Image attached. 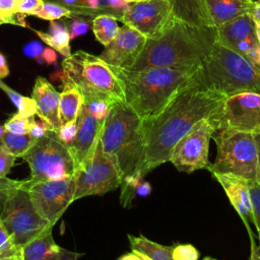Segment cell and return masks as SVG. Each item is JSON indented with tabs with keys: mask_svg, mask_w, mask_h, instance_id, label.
I'll return each mask as SVG.
<instances>
[{
	"mask_svg": "<svg viewBox=\"0 0 260 260\" xmlns=\"http://www.w3.org/2000/svg\"><path fill=\"white\" fill-rule=\"evenodd\" d=\"M254 1H257V0H254Z\"/></svg>",
	"mask_w": 260,
	"mask_h": 260,
	"instance_id": "59",
	"label": "cell"
},
{
	"mask_svg": "<svg viewBox=\"0 0 260 260\" xmlns=\"http://www.w3.org/2000/svg\"><path fill=\"white\" fill-rule=\"evenodd\" d=\"M4 132H5V129H4V127L0 125V138L2 137V135L4 134Z\"/></svg>",
	"mask_w": 260,
	"mask_h": 260,
	"instance_id": "56",
	"label": "cell"
},
{
	"mask_svg": "<svg viewBox=\"0 0 260 260\" xmlns=\"http://www.w3.org/2000/svg\"><path fill=\"white\" fill-rule=\"evenodd\" d=\"M213 26L249 13L254 0H203Z\"/></svg>",
	"mask_w": 260,
	"mask_h": 260,
	"instance_id": "21",
	"label": "cell"
},
{
	"mask_svg": "<svg viewBox=\"0 0 260 260\" xmlns=\"http://www.w3.org/2000/svg\"><path fill=\"white\" fill-rule=\"evenodd\" d=\"M212 139L216 144V157L206 169L211 175H231L249 184L258 183V152L254 134L222 130L215 131Z\"/></svg>",
	"mask_w": 260,
	"mask_h": 260,
	"instance_id": "7",
	"label": "cell"
},
{
	"mask_svg": "<svg viewBox=\"0 0 260 260\" xmlns=\"http://www.w3.org/2000/svg\"><path fill=\"white\" fill-rule=\"evenodd\" d=\"M83 96L79 90L68 82H63V90L59 100V120L61 125L76 121L83 105Z\"/></svg>",
	"mask_w": 260,
	"mask_h": 260,
	"instance_id": "24",
	"label": "cell"
},
{
	"mask_svg": "<svg viewBox=\"0 0 260 260\" xmlns=\"http://www.w3.org/2000/svg\"><path fill=\"white\" fill-rule=\"evenodd\" d=\"M21 0H0V25L4 23L21 25L17 20L18 6Z\"/></svg>",
	"mask_w": 260,
	"mask_h": 260,
	"instance_id": "33",
	"label": "cell"
},
{
	"mask_svg": "<svg viewBox=\"0 0 260 260\" xmlns=\"http://www.w3.org/2000/svg\"><path fill=\"white\" fill-rule=\"evenodd\" d=\"M144 177L133 176L122 179L120 201L124 207L129 208L132 205V200L136 196L145 197L150 194L151 186L148 182L144 181Z\"/></svg>",
	"mask_w": 260,
	"mask_h": 260,
	"instance_id": "27",
	"label": "cell"
},
{
	"mask_svg": "<svg viewBox=\"0 0 260 260\" xmlns=\"http://www.w3.org/2000/svg\"><path fill=\"white\" fill-rule=\"evenodd\" d=\"M212 176L221 185L231 204L250 231L249 222L253 223L254 221L250 195V184L243 179L231 175L212 174Z\"/></svg>",
	"mask_w": 260,
	"mask_h": 260,
	"instance_id": "19",
	"label": "cell"
},
{
	"mask_svg": "<svg viewBox=\"0 0 260 260\" xmlns=\"http://www.w3.org/2000/svg\"><path fill=\"white\" fill-rule=\"evenodd\" d=\"M43 0H21L18 6V13L24 15H34L41 10L44 5Z\"/></svg>",
	"mask_w": 260,
	"mask_h": 260,
	"instance_id": "41",
	"label": "cell"
},
{
	"mask_svg": "<svg viewBox=\"0 0 260 260\" xmlns=\"http://www.w3.org/2000/svg\"><path fill=\"white\" fill-rule=\"evenodd\" d=\"M173 260H198L199 252L191 244H179L173 246L172 250Z\"/></svg>",
	"mask_w": 260,
	"mask_h": 260,
	"instance_id": "35",
	"label": "cell"
},
{
	"mask_svg": "<svg viewBox=\"0 0 260 260\" xmlns=\"http://www.w3.org/2000/svg\"><path fill=\"white\" fill-rule=\"evenodd\" d=\"M215 132L208 119L199 121L174 146L170 161L180 172L193 173L207 169L209 142Z\"/></svg>",
	"mask_w": 260,
	"mask_h": 260,
	"instance_id": "13",
	"label": "cell"
},
{
	"mask_svg": "<svg viewBox=\"0 0 260 260\" xmlns=\"http://www.w3.org/2000/svg\"><path fill=\"white\" fill-rule=\"evenodd\" d=\"M0 88L8 95L10 101L14 104V106L17 108L18 113L21 115H24L26 117H32L37 113V106L32 98L24 96L17 91L10 88L8 85H6L4 82L1 81L0 78Z\"/></svg>",
	"mask_w": 260,
	"mask_h": 260,
	"instance_id": "30",
	"label": "cell"
},
{
	"mask_svg": "<svg viewBox=\"0 0 260 260\" xmlns=\"http://www.w3.org/2000/svg\"><path fill=\"white\" fill-rule=\"evenodd\" d=\"M146 40L133 27L123 24L99 57L112 67L127 68L141 52Z\"/></svg>",
	"mask_w": 260,
	"mask_h": 260,
	"instance_id": "17",
	"label": "cell"
},
{
	"mask_svg": "<svg viewBox=\"0 0 260 260\" xmlns=\"http://www.w3.org/2000/svg\"><path fill=\"white\" fill-rule=\"evenodd\" d=\"M74 201L90 195H103L120 187L122 174L115 157L102 148L99 140L88 161L74 174Z\"/></svg>",
	"mask_w": 260,
	"mask_h": 260,
	"instance_id": "11",
	"label": "cell"
},
{
	"mask_svg": "<svg viewBox=\"0 0 260 260\" xmlns=\"http://www.w3.org/2000/svg\"><path fill=\"white\" fill-rule=\"evenodd\" d=\"M128 240L132 251L140 252L151 260H173L172 250L173 246H164L155 243L144 236L140 235L138 237L128 235Z\"/></svg>",
	"mask_w": 260,
	"mask_h": 260,
	"instance_id": "26",
	"label": "cell"
},
{
	"mask_svg": "<svg viewBox=\"0 0 260 260\" xmlns=\"http://www.w3.org/2000/svg\"><path fill=\"white\" fill-rule=\"evenodd\" d=\"M23 189L29 194L30 201L38 214L54 225L67 207L74 201V176L56 181L30 183L24 180Z\"/></svg>",
	"mask_w": 260,
	"mask_h": 260,
	"instance_id": "12",
	"label": "cell"
},
{
	"mask_svg": "<svg viewBox=\"0 0 260 260\" xmlns=\"http://www.w3.org/2000/svg\"><path fill=\"white\" fill-rule=\"evenodd\" d=\"M9 74V68L6 62V59L3 54L0 53V78H4L8 76Z\"/></svg>",
	"mask_w": 260,
	"mask_h": 260,
	"instance_id": "47",
	"label": "cell"
},
{
	"mask_svg": "<svg viewBox=\"0 0 260 260\" xmlns=\"http://www.w3.org/2000/svg\"><path fill=\"white\" fill-rule=\"evenodd\" d=\"M62 1L67 5L66 7H68L69 9H73L77 4V0H62Z\"/></svg>",
	"mask_w": 260,
	"mask_h": 260,
	"instance_id": "51",
	"label": "cell"
},
{
	"mask_svg": "<svg viewBox=\"0 0 260 260\" xmlns=\"http://www.w3.org/2000/svg\"><path fill=\"white\" fill-rule=\"evenodd\" d=\"M224 98L200 84L195 76L160 112L142 119L145 142L143 176L170 161L176 143L199 121L208 119Z\"/></svg>",
	"mask_w": 260,
	"mask_h": 260,
	"instance_id": "1",
	"label": "cell"
},
{
	"mask_svg": "<svg viewBox=\"0 0 260 260\" xmlns=\"http://www.w3.org/2000/svg\"><path fill=\"white\" fill-rule=\"evenodd\" d=\"M34 16L39 17L41 19L45 20H56L60 19L62 17L66 18H74V14L71 9H69L66 6L59 5L56 3H44L41 10L36 12Z\"/></svg>",
	"mask_w": 260,
	"mask_h": 260,
	"instance_id": "31",
	"label": "cell"
},
{
	"mask_svg": "<svg viewBox=\"0 0 260 260\" xmlns=\"http://www.w3.org/2000/svg\"><path fill=\"white\" fill-rule=\"evenodd\" d=\"M200 84L224 96L251 91L260 94V64L215 42L196 74Z\"/></svg>",
	"mask_w": 260,
	"mask_h": 260,
	"instance_id": "5",
	"label": "cell"
},
{
	"mask_svg": "<svg viewBox=\"0 0 260 260\" xmlns=\"http://www.w3.org/2000/svg\"><path fill=\"white\" fill-rule=\"evenodd\" d=\"M36 35L56 52L60 53L64 58L71 55L70 49V37L67 27L55 20L50 22V28L48 32L32 29Z\"/></svg>",
	"mask_w": 260,
	"mask_h": 260,
	"instance_id": "25",
	"label": "cell"
},
{
	"mask_svg": "<svg viewBox=\"0 0 260 260\" xmlns=\"http://www.w3.org/2000/svg\"><path fill=\"white\" fill-rule=\"evenodd\" d=\"M248 14L251 16V18L253 19L255 24L260 25V0L254 1L253 7L251 8V10L249 11Z\"/></svg>",
	"mask_w": 260,
	"mask_h": 260,
	"instance_id": "46",
	"label": "cell"
},
{
	"mask_svg": "<svg viewBox=\"0 0 260 260\" xmlns=\"http://www.w3.org/2000/svg\"><path fill=\"white\" fill-rule=\"evenodd\" d=\"M170 1L174 6V10L177 18L195 25H206V26L212 25L203 0H170Z\"/></svg>",
	"mask_w": 260,
	"mask_h": 260,
	"instance_id": "23",
	"label": "cell"
},
{
	"mask_svg": "<svg viewBox=\"0 0 260 260\" xmlns=\"http://www.w3.org/2000/svg\"><path fill=\"white\" fill-rule=\"evenodd\" d=\"M83 104L87 107L91 115L101 121H104L106 119L109 109L111 107L105 102H90V103H83Z\"/></svg>",
	"mask_w": 260,
	"mask_h": 260,
	"instance_id": "40",
	"label": "cell"
},
{
	"mask_svg": "<svg viewBox=\"0 0 260 260\" xmlns=\"http://www.w3.org/2000/svg\"><path fill=\"white\" fill-rule=\"evenodd\" d=\"M42 59H43V62H46L48 65L54 64L57 62V59H58L57 52L51 47H47L42 52Z\"/></svg>",
	"mask_w": 260,
	"mask_h": 260,
	"instance_id": "45",
	"label": "cell"
},
{
	"mask_svg": "<svg viewBox=\"0 0 260 260\" xmlns=\"http://www.w3.org/2000/svg\"><path fill=\"white\" fill-rule=\"evenodd\" d=\"M117 260H140V259L137 256V254L134 251H132V252H129V253H126V254L120 256Z\"/></svg>",
	"mask_w": 260,
	"mask_h": 260,
	"instance_id": "49",
	"label": "cell"
},
{
	"mask_svg": "<svg viewBox=\"0 0 260 260\" xmlns=\"http://www.w3.org/2000/svg\"><path fill=\"white\" fill-rule=\"evenodd\" d=\"M0 260H16V255L12 257H5V258H0Z\"/></svg>",
	"mask_w": 260,
	"mask_h": 260,
	"instance_id": "55",
	"label": "cell"
},
{
	"mask_svg": "<svg viewBox=\"0 0 260 260\" xmlns=\"http://www.w3.org/2000/svg\"><path fill=\"white\" fill-rule=\"evenodd\" d=\"M22 158L30 169V183L63 180L75 174L68 146L54 130L49 129L44 136L36 139Z\"/></svg>",
	"mask_w": 260,
	"mask_h": 260,
	"instance_id": "9",
	"label": "cell"
},
{
	"mask_svg": "<svg viewBox=\"0 0 260 260\" xmlns=\"http://www.w3.org/2000/svg\"><path fill=\"white\" fill-rule=\"evenodd\" d=\"M35 122V118L26 117L19 113L14 114L10 119H8L3 125L6 132L13 134H27L29 133L30 127Z\"/></svg>",
	"mask_w": 260,
	"mask_h": 260,
	"instance_id": "32",
	"label": "cell"
},
{
	"mask_svg": "<svg viewBox=\"0 0 260 260\" xmlns=\"http://www.w3.org/2000/svg\"><path fill=\"white\" fill-rule=\"evenodd\" d=\"M208 121L215 131L260 134V94L244 91L225 96Z\"/></svg>",
	"mask_w": 260,
	"mask_h": 260,
	"instance_id": "10",
	"label": "cell"
},
{
	"mask_svg": "<svg viewBox=\"0 0 260 260\" xmlns=\"http://www.w3.org/2000/svg\"><path fill=\"white\" fill-rule=\"evenodd\" d=\"M76 132H77V120L61 125V127L57 131L59 138L66 144H69L72 142V140L76 135Z\"/></svg>",
	"mask_w": 260,
	"mask_h": 260,
	"instance_id": "38",
	"label": "cell"
},
{
	"mask_svg": "<svg viewBox=\"0 0 260 260\" xmlns=\"http://www.w3.org/2000/svg\"><path fill=\"white\" fill-rule=\"evenodd\" d=\"M199 65L139 70L111 68L121 82L125 102L144 119L160 112L181 89L192 82Z\"/></svg>",
	"mask_w": 260,
	"mask_h": 260,
	"instance_id": "3",
	"label": "cell"
},
{
	"mask_svg": "<svg viewBox=\"0 0 260 260\" xmlns=\"http://www.w3.org/2000/svg\"><path fill=\"white\" fill-rule=\"evenodd\" d=\"M124 1H126V2H128V3H132V2H136V1H139V0H124Z\"/></svg>",
	"mask_w": 260,
	"mask_h": 260,
	"instance_id": "58",
	"label": "cell"
},
{
	"mask_svg": "<svg viewBox=\"0 0 260 260\" xmlns=\"http://www.w3.org/2000/svg\"><path fill=\"white\" fill-rule=\"evenodd\" d=\"M0 220L16 248L52 233L53 225L41 217L32 206L28 191L13 189L0 197Z\"/></svg>",
	"mask_w": 260,
	"mask_h": 260,
	"instance_id": "8",
	"label": "cell"
},
{
	"mask_svg": "<svg viewBox=\"0 0 260 260\" xmlns=\"http://www.w3.org/2000/svg\"><path fill=\"white\" fill-rule=\"evenodd\" d=\"M59 77L63 82L74 85L84 103L105 102L112 106L125 101L121 82L111 66L85 51L79 50L65 57Z\"/></svg>",
	"mask_w": 260,
	"mask_h": 260,
	"instance_id": "6",
	"label": "cell"
},
{
	"mask_svg": "<svg viewBox=\"0 0 260 260\" xmlns=\"http://www.w3.org/2000/svg\"><path fill=\"white\" fill-rule=\"evenodd\" d=\"M104 121L94 118L87 107L82 105L77 118L76 135L72 142L67 144L75 165V172L80 170L91 157L100 140Z\"/></svg>",
	"mask_w": 260,
	"mask_h": 260,
	"instance_id": "16",
	"label": "cell"
},
{
	"mask_svg": "<svg viewBox=\"0 0 260 260\" xmlns=\"http://www.w3.org/2000/svg\"><path fill=\"white\" fill-rule=\"evenodd\" d=\"M15 156L10 154L3 145L0 144V178L6 177L14 165Z\"/></svg>",
	"mask_w": 260,
	"mask_h": 260,
	"instance_id": "39",
	"label": "cell"
},
{
	"mask_svg": "<svg viewBox=\"0 0 260 260\" xmlns=\"http://www.w3.org/2000/svg\"><path fill=\"white\" fill-rule=\"evenodd\" d=\"M48 130H49V127L47 126V124L45 122H43L42 120L41 121H36L35 120L32 126L30 127L29 134L35 139H38V138H41L42 136H44L47 133Z\"/></svg>",
	"mask_w": 260,
	"mask_h": 260,
	"instance_id": "43",
	"label": "cell"
},
{
	"mask_svg": "<svg viewBox=\"0 0 260 260\" xmlns=\"http://www.w3.org/2000/svg\"><path fill=\"white\" fill-rule=\"evenodd\" d=\"M177 18L170 0H139L128 3L122 22L146 39L159 37Z\"/></svg>",
	"mask_w": 260,
	"mask_h": 260,
	"instance_id": "14",
	"label": "cell"
},
{
	"mask_svg": "<svg viewBox=\"0 0 260 260\" xmlns=\"http://www.w3.org/2000/svg\"><path fill=\"white\" fill-rule=\"evenodd\" d=\"M134 252L137 254V256L139 257L140 260H151L149 257H147L146 255H144V254H142V253H140V252H137V251H134Z\"/></svg>",
	"mask_w": 260,
	"mask_h": 260,
	"instance_id": "52",
	"label": "cell"
},
{
	"mask_svg": "<svg viewBox=\"0 0 260 260\" xmlns=\"http://www.w3.org/2000/svg\"><path fill=\"white\" fill-rule=\"evenodd\" d=\"M44 48L42 47V45L38 42H31L28 45H26L24 47L23 52L25 53V55H27L28 57H34V58H39L43 52Z\"/></svg>",
	"mask_w": 260,
	"mask_h": 260,
	"instance_id": "44",
	"label": "cell"
},
{
	"mask_svg": "<svg viewBox=\"0 0 260 260\" xmlns=\"http://www.w3.org/2000/svg\"><path fill=\"white\" fill-rule=\"evenodd\" d=\"M24 180H13L7 177L0 178V197L5 195L7 192L23 187Z\"/></svg>",
	"mask_w": 260,
	"mask_h": 260,
	"instance_id": "42",
	"label": "cell"
},
{
	"mask_svg": "<svg viewBox=\"0 0 260 260\" xmlns=\"http://www.w3.org/2000/svg\"><path fill=\"white\" fill-rule=\"evenodd\" d=\"M215 42V26L195 25L176 18L159 37L147 39L141 52L125 69L199 65Z\"/></svg>",
	"mask_w": 260,
	"mask_h": 260,
	"instance_id": "2",
	"label": "cell"
},
{
	"mask_svg": "<svg viewBox=\"0 0 260 260\" xmlns=\"http://www.w3.org/2000/svg\"><path fill=\"white\" fill-rule=\"evenodd\" d=\"M32 100L37 106V115L47 124L50 130L58 131L61 127L59 120L60 92L44 77H37L32 89Z\"/></svg>",
	"mask_w": 260,
	"mask_h": 260,
	"instance_id": "18",
	"label": "cell"
},
{
	"mask_svg": "<svg viewBox=\"0 0 260 260\" xmlns=\"http://www.w3.org/2000/svg\"><path fill=\"white\" fill-rule=\"evenodd\" d=\"M251 243H252V249H251L250 260H260V245L258 246L255 245L252 235H251Z\"/></svg>",
	"mask_w": 260,
	"mask_h": 260,
	"instance_id": "48",
	"label": "cell"
},
{
	"mask_svg": "<svg viewBox=\"0 0 260 260\" xmlns=\"http://www.w3.org/2000/svg\"><path fill=\"white\" fill-rule=\"evenodd\" d=\"M18 250L0 220V258L15 256Z\"/></svg>",
	"mask_w": 260,
	"mask_h": 260,
	"instance_id": "34",
	"label": "cell"
},
{
	"mask_svg": "<svg viewBox=\"0 0 260 260\" xmlns=\"http://www.w3.org/2000/svg\"><path fill=\"white\" fill-rule=\"evenodd\" d=\"M89 23H91V19L71 18V20L67 22L65 25L69 31L70 40H73L79 36L85 35L89 28Z\"/></svg>",
	"mask_w": 260,
	"mask_h": 260,
	"instance_id": "37",
	"label": "cell"
},
{
	"mask_svg": "<svg viewBox=\"0 0 260 260\" xmlns=\"http://www.w3.org/2000/svg\"><path fill=\"white\" fill-rule=\"evenodd\" d=\"M255 30H256V36H257V39L260 43V25L259 24H255Z\"/></svg>",
	"mask_w": 260,
	"mask_h": 260,
	"instance_id": "53",
	"label": "cell"
},
{
	"mask_svg": "<svg viewBox=\"0 0 260 260\" xmlns=\"http://www.w3.org/2000/svg\"><path fill=\"white\" fill-rule=\"evenodd\" d=\"M100 141L103 150L117 160L122 179L144 177L145 142L142 118L125 101L110 107L103 123Z\"/></svg>",
	"mask_w": 260,
	"mask_h": 260,
	"instance_id": "4",
	"label": "cell"
},
{
	"mask_svg": "<svg viewBox=\"0 0 260 260\" xmlns=\"http://www.w3.org/2000/svg\"><path fill=\"white\" fill-rule=\"evenodd\" d=\"M203 260H217V259H215V258H212V257H209V256H207V257L203 258Z\"/></svg>",
	"mask_w": 260,
	"mask_h": 260,
	"instance_id": "57",
	"label": "cell"
},
{
	"mask_svg": "<svg viewBox=\"0 0 260 260\" xmlns=\"http://www.w3.org/2000/svg\"><path fill=\"white\" fill-rule=\"evenodd\" d=\"M255 141L257 144V152H258V175H259L258 184L260 185V134L255 135Z\"/></svg>",
	"mask_w": 260,
	"mask_h": 260,
	"instance_id": "50",
	"label": "cell"
},
{
	"mask_svg": "<svg viewBox=\"0 0 260 260\" xmlns=\"http://www.w3.org/2000/svg\"><path fill=\"white\" fill-rule=\"evenodd\" d=\"M91 28L98 42L106 47L116 37L120 26L115 17L98 15L91 19Z\"/></svg>",
	"mask_w": 260,
	"mask_h": 260,
	"instance_id": "28",
	"label": "cell"
},
{
	"mask_svg": "<svg viewBox=\"0 0 260 260\" xmlns=\"http://www.w3.org/2000/svg\"><path fill=\"white\" fill-rule=\"evenodd\" d=\"M21 249L23 260H77L80 256L57 245L52 233L29 242Z\"/></svg>",
	"mask_w": 260,
	"mask_h": 260,
	"instance_id": "20",
	"label": "cell"
},
{
	"mask_svg": "<svg viewBox=\"0 0 260 260\" xmlns=\"http://www.w3.org/2000/svg\"><path fill=\"white\" fill-rule=\"evenodd\" d=\"M16 260H23V257H22V249H19L16 253Z\"/></svg>",
	"mask_w": 260,
	"mask_h": 260,
	"instance_id": "54",
	"label": "cell"
},
{
	"mask_svg": "<svg viewBox=\"0 0 260 260\" xmlns=\"http://www.w3.org/2000/svg\"><path fill=\"white\" fill-rule=\"evenodd\" d=\"M250 195L252 202V212H253V223L255 224L259 238L260 245V185L258 183L250 184Z\"/></svg>",
	"mask_w": 260,
	"mask_h": 260,
	"instance_id": "36",
	"label": "cell"
},
{
	"mask_svg": "<svg viewBox=\"0 0 260 260\" xmlns=\"http://www.w3.org/2000/svg\"><path fill=\"white\" fill-rule=\"evenodd\" d=\"M128 2L124 0H77L76 6L71 9L74 16L93 18L98 15H110L122 21Z\"/></svg>",
	"mask_w": 260,
	"mask_h": 260,
	"instance_id": "22",
	"label": "cell"
},
{
	"mask_svg": "<svg viewBox=\"0 0 260 260\" xmlns=\"http://www.w3.org/2000/svg\"><path fill=\"white\" fill-rule=\"evenodd\" d=\"M215 29L217 43L249 61L260 64V43L256 36L255 22L248 13L215 26Z\"/></svg>",
	"mask_w": 260,
	"mask_h": 260,
	"instance_id": "15",
	"label": "cell"
},
{
	"mask_svg": "<svg viewBox=\"0 0 260 260\" xmlns=\"http://www.w3.org/2000/svg\"><path fill=\"white\" fill-rule=\"evenodd\" d=\"M36 139L29 134H13L10 132H4L0 138L1 145L15 157H22L26 151L34 144Z\"/></svg>",
	"mask_w": 260,
	"mask_h": 260,
	"instance_id": "29",
	"label": "cell"
}]
</instances>
